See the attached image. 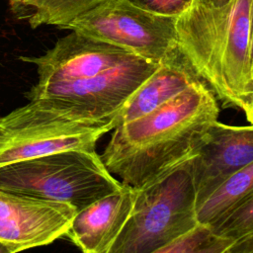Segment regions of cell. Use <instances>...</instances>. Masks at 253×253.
<instances>
[{"label": "cell", "mask_w": 253, "mask_h": 253, "mask_svg": "<svg viewBox=\"0 0 253 253\" xmlns=\"http://www.w3.org/2000/svg\"><path fill=\"white\" fill-rule=\"evenodd\" d=\"M13 14L33 29L55 26L64 29L76 17L104 0H7Z\"/></svg>", "instance_id": "8fae6325"}, {"label": "cell", "mask_w": 253, "mask_h": 253, "mask_svg": "<svg viewBox=\"0 0 253 253\" xmlns=\"http://www.w3.org/2000/svg\"><path fill=\"white\" fill-rule=\"evenodd\" d=\"M123 187L96 150L69 149L0 166V189L77 211Z\"/></svg>", "instance_id": "277c9868"}, {"label": "cell", "mask_w": 253, "mask_h": 253, "mask_svg": "<svg viewBox=\"0 0 253 253\" xmlns=\"http://www.w3.org/2000/svg\"><path fill=\"white\" fill-rule=\"evenodd\" d=\"M0 253H11L9 248L2 242H0Z\"/></svg>", "instance_id": "ac0fdd59"}, {"label": "cell", "mask_w": 253, "mask_h": 253, "mask_svg": "<svg viewBox=\"0 0 253 253\" xmlns=\"http://www.w3.org/2000/svg\"><path fill=\"white\" fill-rule=\"evenodd\" d=\"M211 225L233 240L227 253H253V192Z\"/></svg>", "instance_id": "4fadbf2b"}, {"label": "cell", "mask_w": 253, "mask_h": 253, "mask_svg": "<svg viewBox=\"0 0 253 253\" xmlns=\"http://www.w3.org/2000/svg\"><path fill=\"white\" fill-rule=\"evenodd\" d=\"M233 240L217 234L209 223H198L159 253H227Z\"/></svg>", "instance_id": "5bb4252c"}, {"label": "cell", "mask_w": 253, "mask_h": 253, "mask_svg": "<svg viewBox=\"0 0 253 253\" xmlns=\"http://www.w3.org/2000/svg\"><path fill=\"white\" fill-rule=\"evenodd\" d=\"M114 120H99L80 108L49 98L30 102L0 117V166L69 149L95 150Z\"/></svg>", "instance_id": "3957f363"}, {"label": "cell", "mask_w": 253, "mask_h": 253, "mask_svg": "<svg viewBox=\"0 0 253 253\" xmlns=\"http://www.w3.org/2000/svg\"><path fill=\"white\" fill-rule=\"evenodd\" d=\"M76 212L68 204L0 189V242L11 253L50 244L65 235Z\"/></svg>", "instance_id": "52a82bcc"}, {"label": "cell", "mask_w": 253, "mask_h": 253, "mask_svg": "<svg viewBox=\"0 0 253 253\" xmlns=\"http://www.w3.org/2000/svg\"><path fill=\"white\" fill-rule=\"evenodd\" d=\"M243 111L245 113V116H246V119H247L248 123L253 126V94H252L251 98L249 99L248 103L246 104L245 108L243 109Z\"/></svg>", "instance_id": "2e32d148"}, {"label": "cell", "mask_w": 253, "mask_h": 253, "mask_svg": "<svg viewBox=\"0 0 253 253\" xmlns=\"http://www.w3.org/2000/svg\"><path fill=\"white\" fill-rule=\"evenodd\" d=\"M201 80L176 47L135 89L114 117L115 127L160 107Z\"/></svg>", "instance_id": "30bf717a"}, {"label": "cell", "mask_w": 253, "mask_h": 253, "mask_svg": "<svg viewBox=\"0 0 253 253\" xmlns=\"http://www.w3.org/2000/svg\"><path fill=\"white\" fill-rule=\"evenodd\" d=\"M137 190L123 187L76 212L65 233L85 253H109L124 228L134 204Z\"/></svg>", "instance_id": "9c48e42d"}, {"label": "cell", "mask_w": 253, "mask_h": 253, "mask_svg": "<svg viewBox=\"0 0 253 253\" xmlns=\"http://www.w3.org/2000/svg\"><path fill=\"white\" fill-rule=\"evenodd\" d=\"M252 161L253 126H229L214 121L191 159L197 207Z\"/></svg>", "instance_id": "ba28073f"}, {"label": "cell", "mask_w": 253, "mask_h": 253, "mask_svg": "<svg viewBox=\"0 0 253 253\" xmlns=\"http://www.w3.org/2000/svg\"><path fill=\"white\" fill-rule=\"evenodd\" d=\"M219 107L202 80L139 118L117 126L101 158L126 185L143 189L191 160Z\"/></svg>", "instance_id": "6da1fadb"}, {"label": "cell", "mask_w": 253, "mask_h": 253, "mask_svg": "<svg viewBox=\"0 0 253 253\" xmlns=\"http://www.w3.org/2000/svg\"><path fill=\"white\" fill-rule=\"evenodd\" d=\"M253 0H196L177 16V47L223 107L243 110L253 94Z\"/></svg>", "instance_id": "7a4b0ae2"}, {"label": "cell", "mask_w": 253, "mask_h": 253, "mask_svg": "<svg viewBox=\"0 0 253 253\" xmlns=\"http://www.w3.org/2000/svg\"><path fill=\"white\" fill-rule=\"evenodd\" d=\"M203 1H206V2H210V3L215 4V5H221V4H224V3L228 2L229 0H203Z\"/></svg>", "instance_id": "e0dca14e"}, {"label": "cell", "mask_w": 253, "mask_h": 253, "mask_svg": "<svg viewBox=\"0 0 253 253\" xmlns=\"http://www.w3.org/2000/svg\"><path fill=\"white\" fill-rule=\"evenodd\" d=\"M176 19L177 16L148 10L131 0H104L64 29L160 63L177 47Z\"/></svg>", "instance_id": "8992f818"}, {"label": "cell", "mask_w": 253, "mask_h": 253, "mask_svg": "<svg viewBox=\"0 0 253 253\" xmlns=\"http://www.w3.org/2000/svg\"><path fill=\"white\" fill-rule=\"evenodd\" d=\"M135 4L161 14L179 16L196 0H131Z\"/></svg>", "instance_id": "9a60e30c"}, {"label": "cell", "mask_w": 253, "mask_h": 253, "mask_svg": "<svg viewBox=\"0 0 253 253\" xmlns=\"http://www.w3.org/2000/svg\"><path fill=\"white\" fill-rule=\"evenodd\" d=\"M251 63H252V74H253V21H252V48H251Z\"/></svg>", "instance_id": "d6986e66"}, {"label": "cell", "mask_w": 253, "mask_h": 253, "mask_svg": "<svg viewBox=\"0 0 253 253\" xmlns=\"http://www.w3.org/2000/svg\"><path fill=\"white\" fill-rule=\"evenodd\" d=\"M191 160L137 190L131 212L109 253H159L198 223Z\"/></svg>", "instance_id": "5b68a950"}, {"label": "cell", "mask_w": 253, "mask_h": 253, "mask_svg": "<svg viewBox=\"0 0 253 253\" xmlns=\"http://www.w3.org/2000/svg\"><path fill=\"white\" fill-rule=\"evenodd\" d=\"M253 192V161L225 181L197 211L200 222L213 223Z\"/></svg>", "instance_id": "7c38bea8"}]
</instances>
